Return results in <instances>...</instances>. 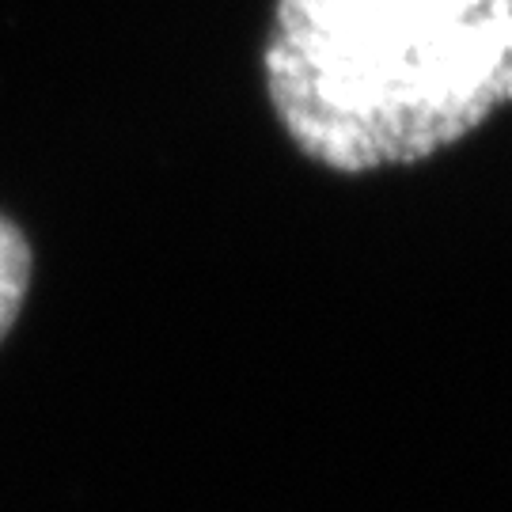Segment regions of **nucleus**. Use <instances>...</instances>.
<instances>
[{
  "label": "nucleus",
  "instance_id": "nucleus-1",
  "mask_svg": "<svg viewBox=\"0 0 512 512\" xmlns=\"http://www.w3.org/2000/svg\"><path fill=\"white\" fill-rule=\"evenodd\" d=\"M262 61L308 160L421 164L512 107V0H277Z\"/></svg>",
  "mask_w": 512,
  "mask_h": 512
},
{
  "label": "nucleus",
  "instance_id": "nucleus-2",
  "mask_svg": "<svg viewBox=\"0 0 512 512\" xmlns=\"http://www.w3.org/2000/svg\"><path fill=\"white\" fill-rule=\"evenodd\" d=\"M31 285V243L8 217H0V342L12 330Z\"/></svg>",
  "mask_w": 512,
  "mask_h": 512
}]
</instances>
